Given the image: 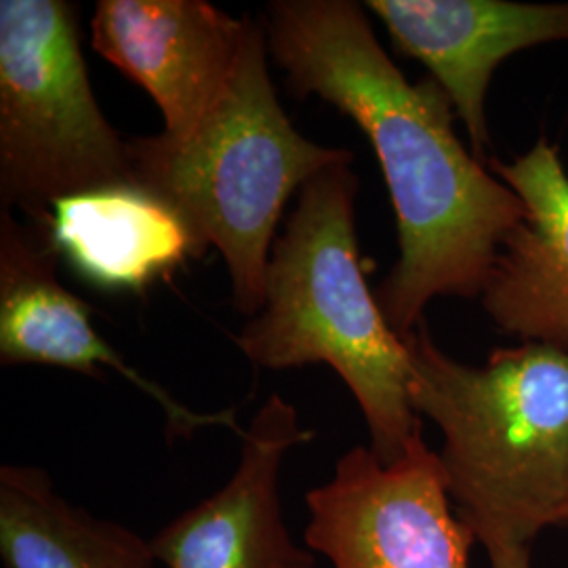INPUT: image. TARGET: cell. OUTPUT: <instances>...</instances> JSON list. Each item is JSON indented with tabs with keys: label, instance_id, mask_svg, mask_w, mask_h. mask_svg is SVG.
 Instances as JSON below:
<instances>
[{
	"label": "cell",
	"instance_id": "obj_3",
	"mask_svg": "<svg viewBox=\"0 0 568 568\" xmlns=\"http://www.w3.org/2000/svg\"><path fill=\"white\" fill-rule=\"evenodd\" d=\"M358 178L339 163L312 178L272 246L260 314L236 335L253 365L331 366L365 417L371 450L394 464L424 434L406 345L368 288L356 239Z\"/></svg>",
	"mask_w": 568,
	"mask_h": 568
},
{
	"label": "cell",
	"instance_id": "obj_7",
	"mask_svg": "<svg viewBox=\"0 0 568 568\" xmlns=\"http://www.w3.org/2000/svg\"><path fill=\"white\" fill-rule=\"evenodd\" d=\"M297 408L272 394L241 434L232 478L166 523L150 541L164 568H316L284 520L281 471L288 450L314 440Z\"/></svg>",
	"mask_w": 568,
	"mask_h": 568
},
{
	"label": "cell",
	"instance_id": "obj_14",
	"mask_svg": "<svg viewBox=\"0 0 568 568\" xmlns=\"http://www.w3.org/2000/svg\"><path fill=\"white\" fill-rule=\"evenodd\" d=\"M490 560V568H532L530 548L516 544H488L485 546Z\"/></svg>",
	"mask_w": 568,
	"mask_h": 568
},
{
	"label": "cell",
	"instance_id": "obj_13",
	"mask_svg": "<svg viewBox=\"0 0 568 568\" xmlns=\"http://www.w3.org/2000/svg\"><path fill=\"white\" fill-rule=\"evenodd\" d=\"M4 568H156L152 541L68 501L34 466L0 467Z\"/></svg>",
	"mask_w": 568,
	"mask_h": 568
},
{
	"label": "cell",
	"instance_id": "obj_5",
	"mask_svg": "<svg viewBox=\"0 0 568 568\" xmlns=\"http://www.w3.org/2000/svg\"><path fill=\"white\" fill-rule=\"evenodd\" d=\"M133 183L131 150L105 121L63 0H0V201L39 230L61 199Z\"/></svg>",
	"mask_w": 568,
	"mask_h": 568
},
{
	"label": "cell",
	"instance_id": "obj_6",
	"mask_svg": "<svg viewBox=\"0 0 568 568\" xmlns=\"http://www.w3.org/2000/svg\"><path fill=\"white\" fill-rule=\"evenodd\" d=\"M305 508L304 544L333 568H471L478 539L424 434L394 464L349 448L331 480L307 490Z\"/></svg>",
	"mask_w": 568,
	"mask_h": 568
},
{
	"label": "cell",
	"instance_id": "obj_8",
	"mask_svg": "<svg viewBox=\"0 0 568 568\" xmlns=\"http://www.w3.org/2000/svg\"><path fill=\"white\" fill-rule=\"evenodd\" d=\"M60 257L37 225L21 224L11 211L0 213V363L4 366H55L102 379L114 368L163 408L173 436L225 426L239 436L234 410L199 413L182 405L163 386L126 365L91 325L93 310L58 278Z\"/></svg>",
	"mask_w": 568,
	"mask_h": 568
},
{
	"label": "cell",
	"instance_id": "obj_1",
	"mask_svg": "<svg viewBox=\"0 0 568 568\" xmlns=\"http://www.w3.org/2000/svg\"><path fill=\"white\" fill-rule=\"evenodd\" d=\"M267 49L300 95L349 116L373 145L396 215L398 257L377 291L406 339L438 297H480L523 199L457 138L455 108L432 77L406 81L352 0H278Z\"/></svg>",
	"mask_w": 568,
	"mask_h": 568
},
{
	"label": "cell",
	"instance_id": "obj_4",
	"mask_svg": "<svg viewBox=\"0 0 568 568\" xmlns=\"http://www.w3.org/2000/svg\"><path fill=\"white\" fill-rule=\"evenodd\" d=\"M264 26L251 21L222 98L185 140L164 133L129 142L133 183L163 201L203 257L215 246L234 302L260 314L284 204L325 169L354 161L345 148L310 142L291 124L267 72Z\"/></svg>",
	"mask_w": 568,
	"mask_h": 568
},
{
	"label": "cell",
	"instance_id": "obj_9",
	"mask_svg": "<svg viewBox=\"0 0 568 568\" xmlns=\"http://www.w3.org/2000/svg\"><path fill=\"white\" fill-rule=\"evenodd\" d=\"M251 21L203 0H100L91 30L103 60L161 108L164 135L185 140L222 98Z\"/></svg>",
	"mask_w": 568,
	"mask_h": 568
},
{
	"label": "cell",
	"instance_id": "obj_12",
	"mask_svg": "<svg viewBox=\"0 0 568 568\" xmlns=\"http://www.w3.org/2000/svg\"><path fill=\"white\" fill-rule=\"evenodd\" d=\"M42 232L58 257L103 291L142 293L185 257H199L182 220L135 183L61 199Z\"/></svg>",
	"mask_w": 568,
	"mask_h": 568
},
{
	"label": "cell",
	"instance_id": "obj_2",
	"mask_svg": "<svg viewBox=\"0 0 568 568\" xmlns=\"http://www.w3.org/2000/svg\"><path fill=\"white\" fill-rule=\"evenodd\" d=\"M408 394L438 427L448 495L478 544L528 546L568 509V354L520 342L485 365L447 354L426 323L406 339Z\"/></svg>",
	"mask_w": 568,
	"mask_h": 568
},
{
	"label": "cell",
	"instance_id": "obj_10",
	"mask_svg": "<svg viewBox=\"0 0 568 568\" xmlns=\"http://www.w3.org/2000/svg\"><path fill=\"white\" fill-rule=\"evenodd\" d=\"M394 47L422 61L464 122L469 150L488 163V84L511 55L568 42V2L368 0Z\"/></svg>",
	"mask_w": 568,
	"mask_h": 568
},
{
	"label": "cell",
	"instance_id": "obj_11",
	"mask_svg": "<svg viewBox=\"0 0 568 568\" xmlns=\"http://www.w3.org/2000/svg\"><path fill=\"white\" fill-rule=\"evenodd\" d=\"M488 169L523 199L525 220L501 246L480 304L501 335L568 354V171L539 140Z\"/></svg>",
	"mask_w": 568,
	"mask_h": 568
},
{
	"label": "cell",
	"instance_id": "obj_15",
	"mask_svg": "<svg viewBox=\"0 0 568 568\" xmlns=\"http://www.w3.org/2000/svg\"><path fill=\"white\" fill-rule=\"evenodd\" d=\"M565 527H568V509H567V516H565Z\"/></svg>",
	"mask_w": 568,
	"mask_h": 568
}]
</instances>
